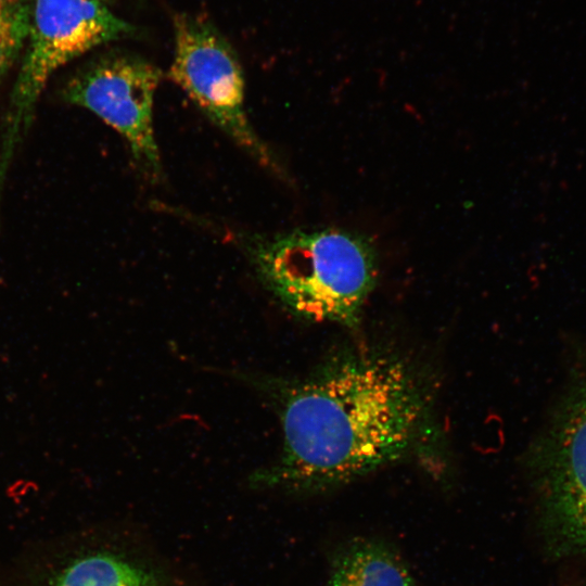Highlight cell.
<instances>
[{"label":"cell","mask_w":586,"mask_h":586,"mask_svg":"<svg viewBox=\"0 0 586 586\" xmlns=\"http://www.w3.org/2000/svg\"><path fill=\"white\" fill-rule=\"evenodd\" d=\"M279 395L282 451L253 482L294 492L339 487L394 462L423 411L410 369L379 352L341 355Z\"/></svg>","instance_id":"6da1fadb"},{"label":"cell","mask_w":586,"mask_h":586,"mask_svg":"<svg viewBox=\"0 0 586 586\" xmlns=\"http://www.w3.org/2000/svg\"><path fill=\"white\" fill-rule=\"evenodd\" d=\"M264 284L298 316L354 326L373 289L377 257L362 235L295 230L247 246Z\"/></svg>","instance_id":"7a4b0ae2"},{"label":"cell","mask_w":586,"mask_h":586,"mask_svg":"<svg viewBox=\"0 0 586 586\" xmlns=\"http://www.w3.org/2000/svg\"><path fill=\"white\" fill-rule=\"evenodd\" d=\"M130 31L102 0L34 1L26 51L2 125L0 201L13 155L49 78L66 63Z\"/></svg>","instance_id":"3957f363"},{"label":"cell","mask_w":586,"mask_h":586,"mask_svg":"<svg viewBox=\"0 0 586 586\" xmlns=\"http://www.w3.org/2000/svg\"><path fill=\"white\" fill-rule=\"evenodd\" d=\"M170 79L195 105L262 166L278 173L271 152L249 122L244 77L230 43L208 22L178 15Z\"/></svg>","instance_id":"277c9868"},{"label":"cell","mask_w":586,"mask_h":586,"mask_svg":"<svg viewBox=\"0 0 586 586\" xmlns=\"http://www.w3.org/2000/svg\"><path fill=\"white\" fill-rule=\"evenodd\" d=\"M161 72L135 56L114 55L90 64L64 88V99L115 129L129 144L139 168L151 179L162 173L153 124Z\"/></svg>","instance_id":"5b68a950"},{"label":"cell","mask_w":586,"mask_h":586,"mask_svg":"<svg viewBox=\"0 0 586 586\" xmlns=\"http://www.w3.org/2000/svg\"><path fill=\"white\" fill-rule=\"evenodd\" d=\"M548 472L564 507L586 534V386L551 438Z\"/></svg>","instance_id":"8992f818"},{"label":"cell","mask_w":586,"mask_h":586,"mask_svg":"<svg viewBox=\"0 0 586 586\" xmlns=\"http://www.w3.org/2000/svg\"><path fill=\"white\" fill-rule=\"evenodd\" d=\"M324 586H416L402 557L372 538L349 543L334 559Z\"/></svg>","instance_id":"52a82bcc"},{"label":"cell","mask_w":586,"mask_h":586,"mask_svg":"<svg viewBox=\"0 0 586 586\" xmlns=\"http://www.w3.org/2000/svg\"><path fill=\"white\" fill-rule=\"evenodd\" d=\"M46 586H161L157 577L135 560L113 550L88 549L59 563Z\"/></svg>","instance_id":"ba28073f"},{"label":"cell","mask_w":586,"mask_h":586,"mask_svg":"<svg viewBox=\"0 0 586 586\" xmlns=\"http://www.w3.org/2000/svg\"><path fill=\"white\" fill-rule=\"evenodd\" d=\"M31 10L29 0H0V86L26 47Z\"/></svg>","instance_id":"9c48e42d"},{"label":"cell","mask_w":586,"mask_h":586,"mask_svg":"<svg viewBox=\"0 0 586 586\" xmlns=\"http://www.w3.org/2000/svg\"><path fill=\"white\" fill-rule=\"evenodd\" d=\"M103 2H105L106 0H102Z\"/></svg>","instance_id":"30bf717a"}]
</instances>
